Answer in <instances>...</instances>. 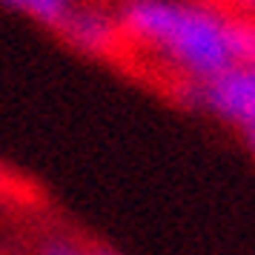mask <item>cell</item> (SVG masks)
<instances>
[{"label": "cell", "mask_w": 255, "mask_h": 255, "mask_svg": "<svg viewBox=\"0 0 255 255\" xmlns=\"http://www.w3.org/2000/svg\"><path fill=\"white\" fill-rule=\"evenodd\" d=\"M121 35L152 43L172 58L186 75L207 81L215 72L232 66L224 40V23L204 9L175 6L163 0H135L121 17Z\"/></svg>", "instance_id": "6da1fadb"}, {"label": "cell", "mask_w": 255, "mask_h": 255, "mask_svg": "<svg viewBox=\"0 0 255 255\" xmlns=\"http://www.w3.org/2000/svg\"><path fill=\"white\" fill-rule=\"evenodd\" d=\"M43 255H81V253L72 250V247H66V244H52V247H46Z\"/></svg>", "instance_id": "8992f818"}, {"label": "cell", "mask_w": 255, "mask_h": 255, "mask_svg": "<svg viewBox=\"0 0 255 255\" xmlns=\"http://www.w3.org/2000/svg\"><path fill=\"white\" fill-rule=\"evenodd\" d=\"M63 35L69 37L75 46L86 49V52H95V55H104V52H112L118 43V35H121V26L106 17V14L98 12H81V14H66L63 17Z\"/></svg>", "instance_id": "3957f363"}, {"label": "cell", "mask_w": 255, "mask_h": 255, "mask_svg": "<svg viewBox=\"0 0 255 255\" xmlns=\"http://www.w3.org/2000/svg\"><path fill=\"white\" fill-rule=\"evenodd\" d=\"M224 23V40L230 49L232 63L255 69V20L253 17H232Z\"/></svg>", "instance_id": "277c9868"}, {"label": "cell", "mask_w": 255, "mask_h": 255, "mask_svg": "<svg viewBox=\"0 0 255 255\" xmlns=\"http://www.w3.org/2000/svg\"><path fill=\"white\" fill-rule=\"evenodd\" d=\"M86 255H112V253H106V250H92V253H86Z\"/></svg>", "instance_id": "52a82bcc"}, {"label": "cell", "mask_w": 255, "mask_h": 255, "mask_svg": "<svg viewBox=\"0 0 255 255\" xmlns=\"http://www.w3.org/2000/svg\"><path fill=\"white\" fill-rule=\"evenodd\" d=\"M14 9H23L26 14H32L35 20L49 26H60L63 17L69 14V3L66 0H3Z\"/></svg>", "instance_id": "5b68a950"}, {"label": "cell", "mask_w": 255, "mask_h": 255, "mask_svg": "<svg viewBox=\"0 0 255 255\" xmlns=\"http://www.w3.org/2000/svg\"><path fill=\"white\" fill-rule=\"evenodd\" d=\"M204 104L241 127L255 124V69L232 63L204 81Z\"/></svg>", "instance_id": "7a4b0ae2"}]
</instances>
